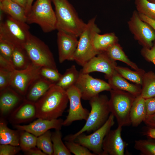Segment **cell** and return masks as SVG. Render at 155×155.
Masks as SVG:
<instances>
[{
	"mask_svg": "<svg viewBox=\"0 0 155 155\" xmlns=\"http://www.w3.org/2000/svg\"><path fill=\"white\" fill-rule=\"evenodd\" d=\"M69 101L66 90L55 84L35 102L36 117L57 119L62 116Z\"/></svg>",
	"mask_w": 155,
	"mask_h": 155,
	"instance_id": "6da1fadb",
	"label": "cell"
},
{
	"mask_svg": "<svg viewBox=\"0 0 155 155\" xmlns=\"http://www.w3.org/2000/svg\"><path fill=\"white\" fill-rule=\"evenodd\" d=\"M55 7L57 29L61 30L77 37L85 28V23L79 17L74 8L68 0H52Z\"/></svg>",
	"mask_w": 155,
	"mask_h": 155,
	"instance_id": "7a4b0ae2",
	"label": "cell"
},
{
	"mask_svg": "<svg viewBox=\"0 0 155 155\" xmlns=\"http://www.w3.org/2000/svg\"><path fill=\"white\" fill-rule=\"evenodd\" d=\"M108 100L105 95H98L89 101L91 109L84 126L74 134L65 136V141H74L79 135L85 132H93L100 127L106 122L111 113Z\"/></svg>",
	"mask_w": 155,
	"mask_h": 155,
	"instance_id": "3957f363",
	"label": "cell"
},
{
	"mask_svg": "<svg viewBox=\"0 0 155 155\" xmlns=\"http://www.w3.org/2000/svg\"><path fill=\"white\" fill-rule=\"evenodd\" d=\"M5 14V16L1 17L0 39L6 40L15 47L24 48L31 34L28 24Z\"/></svg>",
	"mask_w": 155,
	"mask_h": 155,
	"instance_id": "277c9868",
	"label": "cell"
},
{
	"mask_svg": "<svg viewBox=\"0 0 155 155\" xmlns=\"http://www.w3.org/2000/svg\"><path fill=\"white\" fill-rule=\"evenodd\" d=\"M51 2L52 0H36L27 15L26 23L38 24L44 33L56 30V17Z\"/></svg>",
	"mask_w": 155,
	"mask_h": 155,
	"instance_id": "5b68a950",
	"label": "cell"
},
{
	"mask_svg": "<svg viewBox=\"0 0 155 155\" xmlns=\"http://www.w3.org/2000/svg\"><path fill=\"white\" fill-rule=\"evenodd\" d=\"M96 17L89 20L80 35L73 60L83 67L89 61L99 53L94 49L93 40L95 34L101 31L96 23Z\"/></svg>",
	"mask_w": 155,
	"mask_h": 155,
	"instance_id": "8992f818",
	"label": "cell"
},
{
	"mask_svg": "<svg viewBox=\"0 0 155 155\" xmlns=\"http://www.w3.org/2000/svg\"><path fill=\"white\" fill-rule=\"evenodd\" d=\"M108 106L111 113L116 119L118 126L122 127L131 124L130 110L135 97L123 91L111 90Z\"/></svg>",
	"mask_w": 155,
	"mask_h": 155,
	"instance_id": "52a82bcc",
	"label": "cell"
},
{
	"mask_svg": "<svg viewBox=\"0 0 155 155\" xmlns=\"http://www.w3.org/2000/svg\"><path fill=\"white\" fill-rule=\"evenodd\" d=\"M24 49L33 64L41 67L57 69L53 54L49 48L36 36L31 34Z\"/></svg>",
	"mask_w": 155,
	"mask_h": 155,
	"instance_id": "ba28073f",
	"label": "cell"
},
{
	"mask_svg": "<svg viewBox=\"0 0 155 155\" xmlns=\"http://www.w3.org/2000/svg\"><path fill=\"white\" fill-rule=\"evenodd\" d=\"M114 118L113 115L110 113L106 122L100 127L89 135L82 133L77 136L74 141L86 148L96 155H102L104 139L114 124Z\"/></svg>",
	"mask_w": 155,
	"mask_h": 155,
	"instance_id": "9c48e42d",
	"label": "cell"
},
{
	"mask_svg": "<svg viewBox=\"0 0 155 155\" xmlns=\"http://www.w3.org/2000/svg\"><path fill=\"white\" fill-rule=\"evenodd\" d=\"M41 67L31 62L24 69H15L11 72L10 86L22 96H25L30 86L41 76Z\"/></svg>",
	"mask_w": 155,
	"mask_h": 155,
	"instance_id": "30bf717a",
	"label": "cell"
},
{
	"mask_svg": "<svg viewBox=\"0 0 155 155\" xmlns=\"http://www.w3.org/2000/svg\"><path fill=\"white\" fill-rule=\"evenodd\" d=\"M128 26L134 38L143 47L150 48L155 41V31L142 20L136 10L133 11L127 22Z\"/></svg>",
	"mask_w": 155,
	"mask_h": 155,
	"instance_id": "8fae6325",
	"label": "cell"
},
{
	"mask_svg": "<svg viewBox=\"0 0 155 155\" xmlns=\"http://www.w3.org/2000/svg\"><path fill=\"white\" fill-rule=\"evenodd\" d=\"M79 90L82 98L89 100L102 92L112 89L108 83L102 80L95 78L89 73L80 71L78 78L75 85Z\"/></svg>",
	"mask_w": 155,
	"mask_h": 155,
	"instance_id": "7c38bea8",
	"label": "cell"
},
{
	"mask_svg": "<svg viewBox=\"0 0 155 155\" xmlns=\"http://www.w3.org/2000/svg\"><path fill=\"white\" fill-rule=\"evenodd\" d=\"M69 102L68 113L63 121V125H70L74 121L87 119L90 113L87 109L84 108L81 104L80 92L74 85L66 90Z\"/></svg>",
	"mask_w": 155,
	"mask_h": 155,
	"instance_id": "4fadbf2b",
	"label": "cell"
},
{
	"mask_svg": "<svg viewBox=\"0 0 155 155\" xmlns=\"http://www.w3.org/2000/svg\"><path fill=\"white\" fill-rule=\"evenodd\" d=\"M117 65L115 61L110 57L105 51H103L91 59L82 67L80 71L89 74L99 72L104 73L105 76H108L115 71Z\"/></svg>",
	"mask_w": 155,
	"mask_h": 155,
	"instance_id": "5bb4252c",
	"label": "cell"
},
{
	"mask_svg": "<svg viewBox=\"0 0 155 155\" xmlns=\"http://www.w3.org/2000/svg\"><path fill=\"white\" fill-rule=\"evenodd\" d=\"M57 30V43L59 62L62 63L66 60H73L78 43V37L62 30Z\"/></svg>",
	"mask_w": 155,
	"mask_h": 155,
	"instance_id": "9a60e30c",
	"label": "cell"
},
{
	"mask_svg": "<svg viewBox=\"0 0 155 155\" xmlns=\"http://www.w3.org/2000/svg\"><path fill=\"white\" fill-rule=\"evenodd\" d=\"M122 127L118 126L110 130L104 137L102 144V155H124L126 144L123 140Z\"/></svg>",
	"mask_w": 155,
	"mask_h": 155,
	"instance_id": "2e32d148",
	"label": "cell"
},
{
	"mask_svg": "<svg viewBox=\"0 0 155 155\" xmlns=\"http://www.w3.org/2000/svg\"><path fill=\"white\" fill-rule=\"evenodd\" d=\"M63 121L61 119L49 120L38 118L28 125H16L15 127L19 131H28L38 137L51 129L60 130L63 126Z\"/></svg>",
	"mask_w": 155,
	"mask_h": 155,
	"instance_id": "e0dca14e",
	"label": "cell"
},
{
	"mask_svg": "<svg viewBox=\"0 0 155 155\" xmlns=\"http://www.w3.org/2000/svg\"><path fill=\"white\" fill-rule=\"evenodd\" d=\"M105 77L108 80L112 90L125 91L135 97L141 94L142 88L140 86L129 82L116 70L111 75Z\"/></svg>",
	"mask_w": 155,
	"mask_h": 155,
	"instance_id": "ac0fdd59",
	"label": "cell"
},
{
	"mask_svg": "<svg viewBox=\"0 0 155 155\" xmlns=\"http://www.w3.org/2000/svg\"><path fill=\"white\" fill-rule=\"evenodd\" d=\"M22 96L11 86L0 91L1 113L5 114L9 112L22 100Z\"/></svg>",
	"mask_w": 155,
	"mask_h": 155,
	"instance_id": "d6986e66",
	"label": "cell"
},
{
	"mask_svg": "<svg viewBox=\"0 0 155 155\" xmlns=\"http://www.w3.org/2000/svg\"><path fill=\"white\" fill-rule=\"evenodd\" d=\"M55 84L41 76L30 87L25 99L35 103Z\"/></svg>",
	"mask_w": 155,
	"mask_h": 155,
	"instance_id": "ffe728a7",
	"label": "cell"
},
{
	"mask_svg": "<svg viewBox=\"0 0 155 155\" xmlns=\"http://www.w3.org/2000/svg\"><path fill=\"white\" fill-rule=\"evenodd\" d=\"M35 103L25 100L12 113L11 118L14 123L24 122L36 117Z\"/></svg>",
	"mask_w": 155,
	"mask_h": 155,
	"instance_id": "44dd1931",
	"label": "cell"
},
{
	"mask_svg": "<svg viewBox=\"0 0 155 155\" xmlns=\"http://www.w3.org/2000/svg\"><path fill=\"white\" fill-rule=\"evenodd\" d=\"M147 115L145 99L140 95L135 97L130 110L131 124L133 127H137L144 121Z\"/></svg>",
	"mask_w": 155,
	"mask_h": 155,
	"instance_id": "7402d4cb",
	"label": "cell"
},
{
	"mask_svg": "<svg viewBox=\"0 0 155 155\" xmlns=\"http://www.w3.org/2000/svg\"><path fill=\"white\" fill-rule=\"evenodd\" d=\"M0 9L3 13L13 18L26 22V15L25 9L12 0H3L0 1Z\"/></svg>",
	"mask_w": 155,
	"mask_h": 155,
	"instance_id": "603a6c76",
	"label": "cell"
},
{
	"mask_svg": "<svg viewBox=\"0 0 155 155\" xmlns=\"http://www.w3.org/2000/svg\"><path fill=\"white\" fill-rule=\"evenodd\" d=\"M118 38L113 32L102 34L96 33L93 37V44L95 50L98 52L105 51L110 46L118 42Z\"/></svg>",
	"mask_w": 155,
	"mask_h": 155,
	"instance_id": "cb8c5ba5",
	"label": "cell"
},
{
	"mask_svg": "<svg viewBox=\"0 0 155 155\" xmlns=\"http://www.w3.org/2000/svg\"><path fill=\"white\" fill-rule=\"evenodd\" d=\"M9 128L3 121L0 123V144L20 146V133Z\"/></svg>",
	"mask_w": 155,
	"mask_h": 155,
	"instance_id": "d4e9b609",
	"label": "cell"
},
{
	"mask_svg": "<svg viewBox=\"0 0 155 155\" xmlns=\"http://www.w3.org/2000/svg\"><path fill=\"white\" fill-rule=\"evenodd\" d=\"M105 51L110 57L115 61H122L135 70L140 69L135 63L128 58L118 42L111 45Z\"/></svg>",
	"mask_w": 155,
	"mask_h": 155,
	"instance_id": "484cf974",
	"label": "cell"
},
{
	"mask_svg": "<svg viewBox=\"0 0 155 155\" xmlns=\"http://www.w3.org/2000/svg\"><path fill=\"white\" fill-rule=\"evenodd\" d=\"M79 75L80 72L77 70L75 66L72 65L66 70L55 84L66 90L75 85Z\"/></svg>",
	"mask_w": 155,
	"mask_h": 155,
	"instance_id": "4316f807",
	"label": "cell"
},
{
	"mask_svg": "<svg viewBox=\"0 0 155 155\" xmlns=\"http://www.w3.org/2000/svg\"><path fill=\"white\" fill-rule=\"evenodd\" d=\"M116 71L121 75L125 79L136 84L142 86L144 74V70L139 69L135 71H133L128 68L119 66L115 67Z\"/></svg>",
	"mask_w": 155,
	"mask_h": 155,
	"instance_id": "83f0119b",
	"label": "cell"
},
{
	"mask_svg": "<svg viewBox=\"0 0 155 155\" xmlns=\"http://www.w3.org/2000/svg\"><path fill=\"white\" fill-rule=\"evenodd\" d=\"M140 95L146 99L155 96V73L150 71L145 72L143 78Z\"/></svg>",
	"mask_w": 155,
	"mask_h": 155,
	"instance_id": "f1b7e54d",
	"label": "cell"
},
{
	"mask_svg": "<svg viewBox=\"0 0 155 155\" xmlns=\"http://www.w3.org/2000/svg\"><path fill=\"white\" fill-rule=\"evenodd\" d=\"M13 65L16 69L25 68L31 62L24 49L15 47L12 55Z\"/></svg>",
	"mask_w": 155,
	"mask_h": 155,
	"instance_id": "f546056e",
	"label": "cell"
},
{
	"mask_svg": "<svg viewBox=\"0 0 155 155\" xmlns=\"http://www.w3.org/2000/svg\"><path fill=\"white\" fill-rule=\"evenodd\" d=\"M60 130H55L52 133L51 140L53 144V155H71L69 151L62 140Z\"/></svg>",
	"mask_w": 155,
	"mask_h": 155,
	"instance_id": "4dcf8cb0",
	"label": "cell"
},
{
	"mask_svg": "<svg viewBox=\"0 0 155 155\" xmlns=\"http://www.w3.org/2000/svg\"><path fill=\"white\" fill-rule=\"evenodd\" d=\"M136 10L155 20V4L148 0H134Z\"/></svg>",
	"mask_w": 155,
	"mask_h": 155,
	"instance_id": "1f68e13d",
	"label": "cell"
},
{
	"mask_svg": "<svg viewBox=\"0 0 155 155\" xmlns=\"http://www.w3.org/2000/svg\"><path fill=\"white\" fill-rule=\"evenodd\" d=\"M52 133L49 130L37 137L36 146L46 155L53 154Z\"/></svg>",
	"mask_w": 155,
	"mask_h": 155,
	"instance_id": "d6a6232c",
	"label": "cell"
},
{
	"mask_svg": "<svg viewBox=\"0 0 155 155\" xmlns=\"http://www.w3.org/2000/svg\"><path fill=\"white\" fill-rule=\"evenodd\" d=\"M20 136V146L26 152L36 146L37 137L27 131H21Z\"/></svg>",
	"mask_w": 155,
	"mask_h": 155,
	"instance_id": "836d02e7",
	"label": "cell"
},
{
	"mask_svg": "<svg viewBox=\"0 0 155 155\" xmlns=\"http://www.w3.org/2000/svg\"><path fill=\"white\" fill-rule=\"evenodd\" d=\"M134 148L142 155H155V141L149 139L135 140Z\"/></svg>",
	"mask_w": 155,
	"mask_h": 155,
	"instance_id": "e575fe53",
	"label": "cell"
},
{
	"mask_svg": "<svg viewBox=\"0 0 155 155\" xmlns=\"http://www.w3.org/2000/svg\"><path fill=\"white\" fill-rule=\"evenodd\" d=\"M65 144L70 152L75 155H96L87 148L74 141H66Z\"/></svg>",
	"mask_w": 155,
	"mask_h": 155,
	"instance_id": "d590c367",
	"label": "cell"
},
{
	"mask_svg": "<svg viewBox=\"0 0 155 155\" xmlns=\"http://www.w3.org/2000/svg\"><path fill=\"white\" fill-rule=\"evenodd\" d=\"M40 73L41 77L55 84L59 81L62 75L57 69L45 67H41Z\"/></svg>",
	"mask_w": 155,
	"mask_h": 155,
	"instance_id": "8d00e7d4",
	"label": "cell"
},
{
	"mask_svg": "<svg viewBox=\"0 0 155 155\" xmlns=\"http://www.w3.org/2000/svg\"><path fill=\"white\" fill-rule=\"evenodd\" d=\"M15 47L13 45L9 42L0 39V55L12 63V55Z\"/></svg>",
	"mask_w": 155,
	"mask_h": 155,
	"instance_id": "74e56055",
	"label": "cell"
},
{
	"mask_svg": "<svg viewBox=\"0 0 155 155\" xmlns=\"http://www.w3.org/2000/svg\"><path fill=\"white\" fill-rule=\"evenodd\" d=\"M12 72L0 69V91L10 86Z\"/></svg>",
	"mask_w": 155,
	"mask_h": 155,
	"instance_id": "f35d334b",
	"label": "cell"
},
{
	"mask_svg": "<svg viewBox=\"0 0 155 155\" xmlns=\"http://www.w3.org/2000/svg\"><path fill=\"white\" fill-rule=\"evenodd\" d=\"M141 53L146 61L152 62L155 66V41L150 48L143 47Z\"/></svg>",
	"mask_w": 155,
	"mask_h": 155,
	"instance_id": "ab89813d",
	"label": "cell"
},
{
	"mask_svg": "<svg viewBox=\"0 0 155 155\" xmlns=\"http://www.w3.org/2000/svg\"><path fill=\"white\" fill-rule=\"evenodd\" d=\"M20 146L9 144H0V155H14L21 150Z\"/></svg>",
	"mask_w": 155,
	"mask_h": 155,
	"instance_id": "60d3db41",
	"label": "cell"
},
{
	"mask_svg": "<svg viewBox=\"0 0 155 155\" xmlns=\"http://www.w3.org/2000/svg\"><path fill=\"white\" fill-rule=\"evenodd\" d=\"M0 69L13 71L15 69L13 63L0 55Z\"/></svg>",
	"mask_w": 155,
	"mask_h": 155,
	"instance_id": "b9f144b4",
	"label": "cell"
},
{
	"mask_svg": "<svg viewBox=\"0 0 155 155\" xmlns=\"http://www.w3.org/2000/svg\"><path fill=\"white\" fill-rule=\"evenodd\" d=\"M147 115L155 113V96L145 99Z\"/></svg>",
	"mask_w": 155,
	"mask_h": 155,
	"instance_id": "7bdbcfd3",
	"label": "cell"
},
{
	"mask_svg": "<svg viewBox=\"0 0 155 155\" xmlns=\"http://www.w3.org/2000/svg\"><path fill=\"white\" fill-rule=\"evenodd\" d=\"M143 122L148 127L155 128V113L147 115Z\"/></svg>",
	"mask_w": 155,
	"mask_h": 155,
	"instance_id": "ee69618b",
	"label": "cell"
},
{
	"mask_svg": "<svg viewBox=\"0 0 155 155\" xmlns=\"http://www.w3.org/2000/svg\"><path fill=\"white\" fill-rule=\"evenodd\" d=\"M25 152L26 154L29 155H46L41 150L36 147Z\"/></svg>",
	"mask_w": 155,
	"mask_h": 155,
	"instance_id": "f6af8a7d",
	"label": "cell"
},
{
	"mask_svg": "<svg viewBox=\"0 0 155 155\" xmlns=\"http://www.w3.org/2000/svg\"><path fill=\"white\" fill-rule=\"evenodd\" d=\"M139 14L141 19L149 24L155 31V20L144 15L139 13Z\"/></svg>",
	"mask_w": 155,
	"mask_h": 155,
	"instance_id": "bcb514c9",
	"label": "cell"
},
{
	"mask_svg": "<svg viewBox=\"0 0 155 155\" xmlns=\"http://www.w3.org/2000/svg\"><path fill=\"white\" fill-rule=\"evenodd\" d=\"M144 135L150 138L155 139V128L148 127Z\"/></svg>",
	"mask_w": 155,
	"mask_h": 155,
	"instance_id": "7dc6e473",
	"label": "cell"
},
{
	"mask_svg": "<svg viewBox=\"0 0 155 155\" xmlns=\"http://www.w3.org/2000/svg\"><path fill=\"white\" fill-rule=\"evenodd\" d=\"M13 2L18 4L23 7L26 11V7L27 0H11Z\"/></svg>",
	"mask_w": 155,
	"mask_h": 155,
	"instance_id": "c3c4849f",
	"label": "cell"
},
{
	"mask_svg": "<svg viewBox=\"0 0 155 155\" xmlns=\"http://www.w3.org/2000/svg\"><path fill=\"white\" fill-rule=\"evenodd\" d=\"M34 0H27V5L26 9V16L29 12L31 9Z\"/></svg>",
	"mask_w": 155,
	"mask_h": 155,
	"instance_id": "681fc988",
	"label": "cell"
},
{
	"mask_svg": "<svg viewBox=\"0 0 155 155\" xmlns=\"http://www.w3.org/2000/svg\"><path fill=\"white\" fill-rule=\"evenodd\" d=\"M148 0L155 4V0Z\"/></svg>",
	"mask_w": 155,
	"mask_h": 155,
	"instance_id": "f907efd6",
	"label": "cell"
},
{
	"mask_svg": "<svg viewBox=\"0 0 155 155\" xmlns=\"http://www.w3.org/2000/svg\"><path fill=\"white\" fill-rule=\"evenodd\" d=\"M2 0H0V1H2Z\"/></svg>",
	"mask_w": 155,
	"mask_h": 155,
	"instance_id": "816d5d0a",
	"label": "cell"
}]
</instances>
